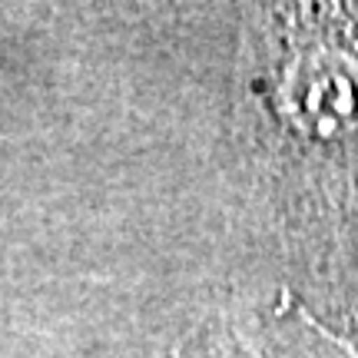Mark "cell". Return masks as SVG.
Listing matches in <instances>:
<instances>
[{"label":"cell","instance_id":"1","mask_svg":"<svg viewBox=\"0 0 358 358\" xmlns=\"http://www.w3.org/2000/svg\"><path fill=\"white\" fill-rule=\"evenodd\" d=\"M285 113L312 136H338L358 127V60L338 50L299 57L282 83Z\"/></svg>","mask_w":358,"mask_h":358}]
</instances>
